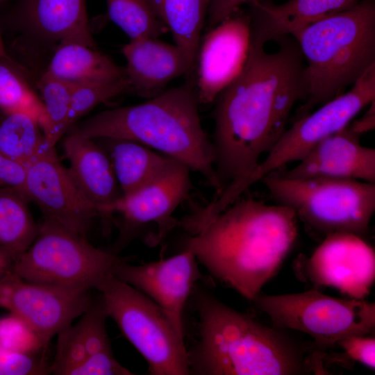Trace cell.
Returning a JSON list of instances; mask_svg holds the SVG:
<instances>
[{"label":"cell","mask_w":375,"mask_h":375,"mask_svg":"<svg viewBox=\"0 0 375 375\" xmlns=\"http://www.w3.org/2000/svg\"><path fill=\"white\" fill-rule=\"evenodd\" d=\"M269 53L251 38L238 76L217 96L212 140L222 190L250 174L287 129L295 103L306 99L304 59L295 40H277Z\"/></svg>","instance_id":"6da1fadb"},{"label":"cell","mask_w":375,"mask_h":375,"mask_svg":"<svg viewBox=\"0 0 375 375\" xmlns=\"http://www.w3.org/2000/svg\"><path fill=\"white\" fill-rule=\"evenodd\" d=\"M297 221L288 206L239 198L188 234L184 249L213 276L253 301L292 247Z\"/></svg>","instance_id":"7a4b0ae2"},{"label":"cell","mask_w":375,"mask_h":375,"mask_svg":"<svg viewBox=\"0 0 375 375\" xmlns=\"http://www.w3.org/2000/svg\"><path fill=\"white\" fill-rule=\"evenodd\" d=\"M199 338L188 351L190 374L299 375L314 370L305 347L203 290L194 292Z\"/></svg>","instance_id":"3957f363"},{"label":"cell","mask_w":375,"mask_h":375,"mask_svg":"<svg viewBox=\"0 0 375 375\" xmlns=\"http://www.w3.org/2000/svg\"><path fill=\"white\" fill-rule=\"evenodd\" d=\"M196 88H172L148 101L100 112L69 130L91 139L133 140L178 160L222 190L212 140L203 130ZM68 130V131H69Z\"/></svg>","instance_id":"277c9868"},{"label":"cell","mask_w":375,"mask_h":375,"mask_svg":"<svg viewBox=\"0 0 375 375\" xmlns=\"http://www.w3.org/2000/svg\"><path fill=\"white\" fill-rule=\"evenodd\" d=\"M307 64L306 99L294 121L344 93L375 63V3L361 0L293 37Z\"/></svg>","instance_id":"5b68a950"},{"label":"cell","mask_w":375,"mask_h":375,"mask_svg":"<svg viewBox=\"0 0 375 375\" xmlns=\"http://www.w3.org/2000/svg\"><path fill=\"white\" fill-rule=\"evenodd\" d=\"M261 181L276 203L290 208L298 219L325 236L341 232L361 236L375 212V183L273 174Z\"/></svg>","instance_id":"8992f818"},{"label":"cell","mask_w":375,"mask_h":375,"mask_svg":"<svg viewBox=\"0 0 375 375\" xmlns=\"http://www.w3.org/2000/svg\"><path fill=\"white\" fill-rule=\"evenodd\" d=\"M97 290L108 317L144 358L150 374H190L184 338L155 302L112 274Z\"/></svg>","instance_id":"52a82bcc"},{"label":"cell","mask_w":375,"mask_h":375,"mask_svg":"<svg viewBox=\"0 0 375 375\" xmlns=\"http://www.w3.org/2000/svg\"><path fill=\"white\" fill-rule=\"evenodd\" d=\"M120 259L95 247L86 238L44 219L36 238L15 260L12 271L32 283L97 290Z\"/></svg>","instance_id":"ba28073f"},{"label":"cell","mask_w":375,"mask_h":375,"mask_svg":"<svg viewBox=\"0 0 375 375\" xmlns=\"http://www.w3.org/2000/svg\"><path fill=\"white\" fill-rule=\"evenodd\" d=\"M375 100V63L351 88L322 104L314 112L293 121L256 167L241 180L228 184L225 192L238 199L251 185L283 166L302 160L319 142L347 126L353 119Z\"/></svg>","instance_id":"9c48e42d"},{"label":"cell","mask_w":375,"mask_h":375,"mask_svg":"<svg viewBox=\"0 0 375 375\" xmlns=\"http://www.w3.org/2000/svg\"><path fill=\"white\" fill-rule=\"evenodd\" d=\"M253 301L275 327L307 333L322 347L374 331L375 304L365 299H338L312 290L278 295L260 293Z\"/></svg>","instance_id":"30bf717a"},{"label":"cell","mask_w":375,"mask_h":375,"mask_svg":"<svg viewBox=\"0 0 375 375\" xmlns=\"http://www.w3.org/2000/svg\"><path fill=\"white\" fill-rule=\"evenodd\" d=\"M190 169L173 160L158 176L135 191L122 195L105 210L101 219L109 226L114 215L122 222V240L147 231L145 242L156 244L178 225L174 213L192 189Z\"/></svg>","instance_id":"8fae6325"},{"label":"cell","mask_w":375,"mask_h":375,"mask_svg":"<svg viewBox=\"0 0 375 375\" xmlns=\"http://www.w3.org/2000/svg\"><path fill=\"white\" fill-rule=\"evenodd\" d=\"M25 168L24 192L40 208L44 219L86 238L98 212L60 161L55 147L44 144Z\"/></svg>","instance_id":"7c38bea8"},{"label":"cell","mask_w":375,"mask_h":375,"mask_svg":"<svg viewBox=\"0 0 375 375\" xmlns=\"http://www.w3.org/2000/svg\"><path fill=\"white\" fill-rule=\"evenodd\" d=\"M89 291L29 282L10 271L0 276V308L29 324L47 346L89 308Z\"/></svg>","instance_id":"4fadbf2b"},{"label":"cell","mask_w":375,"mask_h":375,"mask_svg":"<svg viewBox=\"0 0 375 375\" xmlns=\"http://www.w3.org/2000/svg\"><path fill=\"white\" fill-rule=\"evenodd\" d=\"M112 275L155 302L184 338V310L199 278L197 260L192 251L184 249L171 257L141 265H131L121 258Z\"/></svg>","instance_id":"5bb4252c"},{"label":"cell","mask_w":375,"mask_h":375,"mask_svg":"<svg viewBox=\"0 0 375 375\" xmlns=\"http://www.w3.org/2000/svg\"><path fill=\"white\" fill-rule=\"evenodd\" d=\"M251 41V17L240 10L208 30L200 41L194 67L200 104L214 102L238 76Z\"/></svg>","instance_id":"9a60e30c"},{"label":"cell","mask_w":375,"mask_h":375,"mask_svg":"<svg viewBox=\"0 0 375 375\" xmlns=\"http://www.w3.org/2000/svg\"><path fill=\"white\" fill-rule=\"evenodd\" d=\"M306 267L315 284L333 288L352 299H364L375 278V253L361 236L334 233L325 236L306 261Z\"/></svg>","instance_id":"2e32d148"},{"label":"cell","mask_w":375,"mask_h":375,"mask_svg":"<svg viewBox=\"0 0 375 375\" xmlns=\"http://www.w3.org/2000/svg\"><path fill=\"white\" fill-rule=\"evenodd\" d=\"M349 125L319 142L295 167L271 174L290 178H333L375 183V149Z\"/></svg>","instance_id":"e0dca14e"},{"label":"cell","mask_w":375,"mask_h":375,"mask_svg":"<svg viewBox=\"0 0 375 375\" xmlns=\"http://www.w3.org/2000/svg\"><path fill=\"white\" fill-rule=\"evenodd\" d=\"M22 26L42 42H77L97 49L90 28L86 0H22Z\"/></svg>","instance_id":"ac0fdd59"},{"label":"cell","mask_w":375,"mask_h":375,"mask_svg":"<svg viewBox=\"0 0 375 375\" xmlns=\"http://www.w3.org/2000/svg\"><path fill=\"white\" fill-rule=\"evenodd\" d=\"M130 90L151 99L165 90L172 80L187 76L184 56L176 44L153 38L130 42L122 48Z\"/></svg>","instance_id":"d6986e66"},{"label":"cell","mask_w":375,"mask_h":375,"mask_svg":"<svg viewBox=\"0 0 375 375\" xmlns=\"http://www.w3.org/2000/svg\"><path fill=\"white\" fill-rule=\"evenodd\" d=\"M361 0H289L274 4L267 0H252L251 38L264 44L291 35L328 16L347 10Z\"/></svg>","instance_id":"ffe728a7"},{"label":"cell","mask_w":375,"mask_h":375,"mask_svg":"<svg viewBox=\"0 0 375 375\" xmlns=\"http://www.w3.org/2000/svg\"><path fill=\"white\" fill-rule=\"evenodd\" d=\"M66 133L63 150L70 175L101 218L104 210L122 196L110 160L94 139L70 130Z\"/></svg>","instance_id":"44dd1931"},{"label":"cell","mask_w":375,"mask_h":375,"mask_svg":"<svg viewBox=\"0 0 375 375\" xmlns=\"http://www.w3.org/2000/svg\"><path fill=\"white\" fill-rule=\"evenodd\" d=\"M42 75L74 85L110 83L126 77L125 68L108 56L72 42L56 47Z\"/></svg>","instance_id":"7402d4cb"},{"label":"cell","mask_w":375,"mask_h":375,"mask_svg":"<svg viewBox=\"0 0 375 375\" xmlns=\"http://www.w3.org/2000/svg\"><path fill=\"white\" fill-rule=\"evenodd\" d=\"M94 140L107 153L122 195L147 184L174 160L133 140L113 138Z\"/></svg>","instance_id":"603a6c76"},{"label":"cell","mask_w":375,"mask_h":375,"mask_svg":"<svg viewBox=\"0 0 375 375\" xmlns=\"http://www.w3.org/2000/svg\"><path fill=\"white\" fill-rule=\"evenodd\" d=\"M156 17L169 31L181 51L187 76L194 70L201 35L212 0H147Z\"/></svg>","instance_id":"cb8c5ba5"},{"label":"cell","mask_w":375,"mask_h":375,"mask_svg":"<svg viewBox=\"0 0 375 375\" xmlns=\"http://www.w3.org/2000/svg\"><path fill=\"white\" fill-rule=\"evenodd\" d=\"M29 199L21 190L0 188V247L16 260L33 243L39 232L28 208Z\"/></svg>","instance_id":"d4e9b609"},{"label":"cell","mask_w":375,"mask_h":375,"mask_svg":"<svg viewBox=\"0 0 375 375\" xmlns=\"http://www.w3.org/2000/svg\"><path fill=\"white\" fill-rule=\"evenodd\" d=\"M39 123L21 112L2 113L0 119V152L26 167L44 145Z\"/></svg>","instance_id":"484cf974"},{"label":"cell","mask_w":375,"mask_h":375,"mask_svg":"<svg viewBox=\"0 0 375 375\" xmlns=\"http://www.w3.org/2000/svg\"><path fill=\"white\" fill-rule=\"evenodd\" d=\"M0 111L21 112L35 119L41 128L45 112L40 96L11 58H0Z\"/></svg>","instance_id":"4316f807"},{"label":"cell","mask_w":375,"mask_h":375,"mask_svg":"<svg viewBox=\"0 0 375 375\" xmlns=\"http://www.w3.org/2000/svg\"><path fill=\"white\" fill-rule=\"evenodd\" d=\"M75 85L42 74L37 88L45 112L42 128L45 144L55 147L69 130L68 119Z\"/></svg>","instance_id":"83f0119b"},{"label":"cell","mask_w":375,"mask_h":375,"mask_svg":"<svg viewBox=\"0 0 375 375\" xmlns=\"http://www.w3.org/2000/svg\"><path fill=\"white\" fill-rule=\"evenodd\" d=\"M107 14L130 38H158L167 29L147 0H106Z\"/></svg>","instance_id":"f1b7e54d"},{"label":"cell","mask_w":375,"mask_h":375,"mask_svg":"<svg viewBox=\"0 0 375 375\" xmlns=\"http://www.w3.org/2000/svg\"><path fill=\"white\" fill-rule=\"evenodd\" d=\"M130 90L127 78L102 83L75 85L69 115V128L97 106Z\"/></svg>","instance_id":"f546056e"},{"label":"cell","mask_w":375,"mask_h":375,"mask_svg":"<svg viewBox=\"0 0 375 375\" xmlns=\"http://www.w3.org/2000/svg\"><path fill=\"white\" fill-rule=\"evenodd\" d=\"M108 317L101 296L92 301L80 316L78 324L85 344L87 357L113 353L106 330Z\"/></svg>","instance_id":"4dcf8cb0"},{"label":"cell","mask_w":375,"mask_h":375,"mask_svg":"<svg viewBox=\"0 0 375 375\" xmlns=\"http://www.w3.org/2000/svg\"><path fill=\"white\" fill-rule=\"evenodd\" d=\"M56 354L49 365V373L69 375L71 371L87 357V352L78 322L63 328L58 334Z\"/></svg>","instance_id":"1f68e13d"},{"label":"cell","mask_w":375,"mask_h":375,"mask_svg":"<svg viewBox=\"0 0 375 375\" xmlns=\"http://www.w3.org/2000/svg\"><path fill=\"white\" fill-rule=\"evenodd\" d=\"M0 344L26 354H34L47 347L29 324L12 313L0 319Z\"/></svg>","instance_id":"d6a6232c"},{"label":"cell","mask_w":375,"mask_h":375,"mask_svg":"<svg viewBox=\"0 0 375 375\" xmlns=\"http://www.w3.org/2000/svg\"><path fill=\"white\" fill-rule=\"evenodd\" d=\"M33 355L10 350L0 344V375L49 374V365Z\"/></svg>","instance_id":"836d02e7"},{"label":"cell","mask_w":375,"mask_h":375,"mask_svg":"<svg viewBox=\"0 0 375 375\" xmlns=\"http://www.w3.org/2000/svg\"><path fill=\"white\" fill-rule=\"evenodd\" d=\"M130 370L121 365L113 353L86 357L69 375H131Z\"/></svg>","instance_id":"e575fe53"},{"label":"cell","mask_w":375,"mask_h":375,"mask_svg":"<svg viewBox=\"0 0 375 375\" xmlns=\"http://www.w3.org/2000/svg\"><path fill=\"white\" fill-rule=\"evenodd\" d=\"M338 344L350 359L375 368V339L368 335H352L339 340Z\"/></svg>","instance_id":"d590c367"},{"label":"cell","mask_w":375,"mask_h":375,"mask_svg":"<svg viewBox=\"0 0 375 375\" xmlns=\"http://www.w3.org/2000/svg\"><path fill=\"white\" fill-rule=\"evenodd\" d=\"M25 167L0 152V188H16L25 194Z\"/></svg>","instance_id":"8d00e7d4"},{"label":"cell","mask_w":375,"mask_h":375,"mask_svg":"<svg viewBox=\"0 0 375 375\" xmlns=\"http://www.w3.org/2000/svg\"><path fill=\"white\" fill-rule=\"evenodd\" d=\"M252 0H212L206 18L208 30L240 10V7Z\"/></svg>","instance_id":"74e56055"},{"label":"cell","mask_w":375,"mask_h":375,"mask_svg":"<svg viewBox=\"0 0 375 375\" xmlns=\"http://www.w3.org/2000/svg\"><path fill=\"white\" fill-rule=\"evenodd\" d=\"M367 107L368 109L361 117L349 124L350 129L359 135L373 130L375 127V100Z\"/></svg>","instance_id":"f35d334b"},{"label":"cell","mask_w":375,"mask_h":375,"mask_svg":"<svg viewBox=\"0 0 375 375\" xmlns=\"http://www.w3.org/2000/svg\"><path fill=\"white\" fill-rule=\"evenodd\" d=\"M15 261L8 251L0 247V276L12 271Z\"/></svg>","instance_id":"ab89813d"},{"label":"cell","mask_w":375,"mask_h":375,"mask_svg":"<svg viewBox=\"0 0 375 375\" xmlns=\"http://www.w3.org/2000/svg\"><path fill=\"white\" fill-rule=\"evenodd\" d=\"M0 58H10L7 54L0 31Z\"/></svg>","instance_id":"60d3db41"},{"label":"cell","mask_w":375,"mask_h":375,"mask_svg":"<svg viewBox=\"0 0 375 375\" xmlns=\"http://www.w3.org/2000/svg\"><path fill=\"white\" fill-rule=\"evenodd\" d=\"M4 0H0V3L3 2Z\"/></svg>","instance_id":"b9f144b4"}]
</instances>
